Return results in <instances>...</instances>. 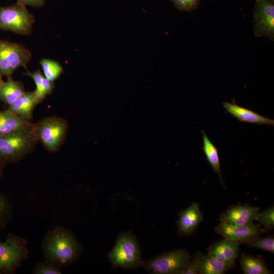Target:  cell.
Segmentation results:
<instances>
[{
    "instance_id": "cell-1",
    "label": "cell",
    "mask_w": 274,
    "mask_h": 274,
    "mask_svg": "<svg viewBox=\"0 0 274 274\" xmlns=\"http://www.w3.org/2000/svg\"><path fill=\"white\" fill-rule=\"evenodd\" d=\"M80 246L71 233L60 227L49 231L43 243L47 262L57 266H66L79 256Z\"/></svg>"
},
{
    "instance_id": "cell-2",
    "label": "cell",
    "mask_w": 274,
    "mask_h": 274,
    "mask_svg": "<svg viewBox=\"0 0 274 274\" xmlns=\"http://www.w3.org/2000/svg\"><path fill=\"white\" fill-rule=\"evenodd\" d=\"M38 142L35 124L31 122L0 136V159L6 164L18 162L33 151Z\"/></svg>"
},
{
    "instance_id": "cell-3",
    "label": "cell",
    "mask_w": 274,
    "mask_h": 274,
    "mask_svg": "<svg viewBox=\"0 0 274 274\" xmlns=\"http://www.w3.org/2000/svg\"><path fill=\"white\" fill-rule=\"evenodd\" d=\"M108 259L114 268H137L142 263L141 249L135 237L122 233L118 237Z\"/></svg>"
},
{
    "instance_id": "cell-4",
    "label": "cell",
    "mask_w": 274,
    "mask_h": 274,
    "mask_svg": "<svg viewBox=\"0 0 274 274\" xmlns=\"http://www.w3.org/2000/svg\"><path fill=\"white\" fill-rule=\"evenodd\" d=\"M35 23V17L23 4L17 2L8 6H0V30L29 36Z\"/></svg>"
},
{
    "instance_id": "cell-5",
    "label": "cell",
    "mask_w": 274,
    "mask_h": 274,
    "mask_svg": "<svg viewBox=\"0 0 274 274\" xmlns=\"http://www.w3.org/2000/svg\"><path fill=\"white\" fill-rule=\"evenodd\" d=\"M38 141L50 152L57 151L63 144L68 129L67 121L63 118L51 116L35 123Z\"/></svg>"
},
{
    "instance_id": "cell-6",
    "label": "cell",
    "mask_w": 274,
    "mask_h": 274,
    "mask_svg": "<svg viewBox=\"0 0 274 274\" xmlns=\"http://www.w3.org/2000/svg\"><path fill=\"white\" fill-rule=\"evenodd\" d=\"M189 261V255L185 249H176L142 261L141 266L152 273L183 274Z\"/></svg>"
},
{
    "instance_id": "cell-7",
    "label": "cell",
    "mask_w": 274,
    "mask_h": 274,
    "mask_svg": "<svg viewBox=\"0 0 274 274\" xmlns=\"http://www.w3.org/2000/svg\"><path fill=\"white\" fill-rule=\"evenodd\" d=\"M31 56L30 51L22 44L0 40V74L8 79L12 78L17 68H26Z\"/></svg>"
},
{
    "instance_id": "cell-8",
    "label": "cell",
    "mask_w": 274,
    "mask_h": 274,
    "mask_svg": "<svg viewBox=\"0 0 274 274\" xmlns=\"http://www.w3.org/2000/svg\"><path fill=\"white\" fill-rule=\"evenodd\" d=\"M28 256L26 241L9 233L4 242H0V273L14 272Z\"/></svg>"
},
{
    "instance_id": "cell-9",
    "label": "cell",
    "mask_w": 274,
    "mask_h": 274,
    "mask_svg": "<svg viewBox=\"0 0 274 274\" xmlns=\"http://www.w3.org/2000/svg\"><path fill=\"white\" fill-rule=\"evenodd\" d=\"M253 16L255 35L273 40L274 4L267 0L256 1Z\"/></svg>"
},
{
    "instance_id": "cell-10",
    "label": "cell",
    "mask_w": 274,
    "mask_h": 274,
    "mask_svg": "<svg viewBox=\"0 0 274 274\" xmlns=\"http://www.w3.org/2000/svg\"><path fill=\"white\" fill-rule=\"evenodd\" d=\"M215 231L225 239L246 244L267 231L260 225L253 223L245 225H234L221 222L215 228Z\"/></svg>"
},
{
    "instance_id": "cell-11",
    "label": "cell",
    "mask_w": 274,
    "mask_h": 274,
    "mask_svg": "<svg viewBox=\"0 0 274 274\" xmlns=\"http://www.w3.org/2000/svg\"><path fill=\"white\" fill-rule=\"evenodd\" d=\"M260 209L258 207L248 204L235 205L223 212L219 220L221 222L234 225L253 223Z\"/></svg>"
},
{
    "instance_id": "cell-12",
    "label": "cell",
    "mask_w": 274,
    "mask_h": 274,
    "mask_svg": "<svg viewBox=\"0 0 274 274\" xmlns=\"http://www.w3.org/2000/svg\"><path fill=\"white\" fill-rule=\"evenodd\" d=\"M239 244L237 241L225 239L211 245L208 249V253L231 268L237 256Z\"/></svg>"
},
{
    "instance_id": "cell-13",
    "label": "cell",
    "mask_w": 274,
    "mask_h": 274,
    "mask_svg": "<svg viewBox=\"0 0 274 274\" xmlns=\"http://www.w3.org/2000/svg\"><path fill=\"white\" fill-rule=\"evenodd\" d=\"M179 215L178 233L183 235H188L193 233L202 221L203 213L200 212L199 204L195 202H193L188 208L181 211Z\"/></svg>"
},
{
    "instance_id": "cell-14",
    "label": "cell",
    "mask_w": 274,
    "mask_h": 274,
    "mask_svg": "<svg viewBox=\"0 0 274 274\" xmlns=\"http://www.w3.org/2000/svg\"><path fill=\"white\" fill-rule=\"evenodd\" d=\"M41 103L35 91L25 92L15 101L8 106V109L19 117L31 121L36 106Z\"/></svg>"
},
{
    "instance_id": "cell-15",
    "label": "cell",
    "mask_w": 274,
    "mask_h": 274,
    "mask_svg": "<svg viewBox=\"0 0 274 274\" xmlns=\"http://www.w3.org/2000/svg\"><path fill=\"white\" fill-rule=\"evenodd\" d=\"M224 108L231 115L241 122L255 123L258 125H274V120L261 116L248 109L234 103L224 101Z\"/></svg>"
},
{
    "instance_id": "cell-16",
    "label": "cell",
    "mask_w": 274,
    "mask_h": 274,
    "mask_svg": "<svg viewBox=\"0 0 274 274\" xmlns=\"http://www.w3.org/2000/svg\"><path fill=\"white\" fill-rule=\"evenodd\" d=\"M31 122L19 117L8 109L0 111V136L11 133Z\"/></svg>"
},
{
    "instance_id": "cell-17",
    "label": "cell",
    "mask_w": 274,
    "mask_h": 274,
    "mask_svg": "<svg viewBox=\"0 0 274 274\" xmlns=\"http://www.w3.org/2000/svg\"><path fill=\"white\" fill-rule=\"evenodd\" d=\"M22 82L13 78L4 82L0 88V100L9 106L15 101L25 92Z\"/></svg>"
},
{
    "instance_id": "cell-18",
    "label": "cell",
    "mask_w": 274,
    "mask_h": 274,
    "mask_svg": "<svg viewBox=\"0 0 274 274\" xmlns=\"http://www.w3.org/2000/svg\"><path fill=\"white\" fill-rule=\"evenodd\" d=\"M24 75L31 78L33 80L36 85V89L34 91L41 102L53 92L55 88L54 82L47 79L40 69L32 72L26 71Z\"/></svg>"
},
{
    "instance_id": "cell-19",
    "label": "cell",
    "mask_w": 274,
    "mask_h": 274,
    "mask_svg": "<svg viewBox=\"0 0 274 274\" xmlns=\"http://www.w3.org/2000/svg\"><path fill=\"white\" fill-rule=\"evenodd\" d=\"M201 133L202 135V151L213 170L218 174L222 185L224 186V182L220 169V162L218 149L210 141L203 130H201Z\"/></svg>"
},
{
    "instance_id": "cell-20",
    "label": "cell",
    "mask_w": 274,
    "mask_h": 274,
    "mask_svg": "<svg viewBox=\"0 0 274 274\" xmlns=\"http://www.w3.org/2000/svg\"><path fill=\"white\" fill-rule=\"evenodd\" d=\"M239 262L245 274H268L269 271L264 261L259 256L242 254Z\"/></svg>"
},
{
    "instance_id": "cell-21",
    "label": "cell",
    "mask_w": 274,
    "mask_h": 274,
    "mask_svg": "<svg viewBox=\"0 0 274 274\" xmlns=\"http://www.w3.org/2000/svg\"><path fill=\"white\" fill-rule=\"evenodd\" d=\"M228 267L222 261L208 253L203 255L199 265L198 273L200 274H223Z\"/></svg>"
},
{
    "instance_id": "cell-22",
    "label": "cell",
    "mask_w": 274,
    "mask_h": 274,
    "mask_svg": "<svg viewBox=\"0 0 274 274\" xmlns=\"http://www.w3.org/2000/svg\"><path fill=\"white\" fill-rule=\"evenodd\" d=\"M44 76L51 81L54 82L63 73L62 65L57 61L48 58L40 60Z\"/></svg>"
},
{
    "instance_id": "cell-23",
    "label": "cell",
    "mask_w": 274,
    "mask_h": 274,
    "mask_svg": "<svg viewBox=\"0 0 274 274\" xmlns=\"http://www.w3.org/2000/svg\"><path fill=\"white\" fill-rule=\"evenodd\" d=\"M255 220L264 225V229L268 232L274 227V208L271 206L261 212H258Z\"/></svg>"
},
{
    "instance_id": "cell-24",
    "label": "cell",
    "mask_w": 274,
    "mask_h": 274,
    "mask_svg": "<svg viewBox=\"0 0 274 274\" xmlns=\"http://www.w3.org/2000/svg\"><path fill=\"white\" fill-rule=\"evenodd\" d=\"M245 244L254 248L262 249L271 253L274 252V239L272 236L266 237L259 236Z\"/></svg>"
},
{
    "instance_id": "cell-25",
    "label": "cell",
    "mask_w": 274,
    "mask_h": 274,
    "mask_svg": "<svg viewBox=\"0 0 274 274\" xmlns=\"http://www.w3.org/2000/svg\"><path fill=\"white\" fill-rule=\"evenodd\" d=\"M33 273L35 274H61L59 267L55 264L49 262L38 263L34 267Z\"/></svg>"
},
{
    "instance_id": "cell-26",
    "label": "cell",
    "mask_w": 274,
    "mask_h": 274,
    "mask_svg": "<svg viewBox=\"0 0 274 274\" xmlns=\"http://www.w3.org/2000/svg\"><path fill=\"white\" fill-rule=\"evenodd\" d=\"M175 7L181 11H191L197 8L200 0H170Z\"/></svg>"
},
{
    "instance_id": "cell-27",
    "label": "cell",
    "mask_w": 274,
    "mask_h": 274,
    "mask_svg": "<svg viewBox=\"0 0 274 274\" xmlns=\"http://www.w3.org/2000/svg\"><path fill=\"white\" fill-rule=\"evenodd\" d=\"M203 255L200 252L195 253L192 260L189 261L183 274H196L198 273L199 265Z\"/></svg>"
},
{
    "instance_id": "cell-28",
    "label": "cell",
    "mask_w": 274,
    "mask_h": 274,
    "mask_svg": "<svg viewBox=\"0 0 274 274\" xmlns=\"http://www.w3.org/2000/svg\"><path fill=\"white\" fill-rule=\"evenodd\" d=\"M8 211L7 200L4 196L0 194V223L5 219Z\"/></svg>"
},
{
    "instance_id": "cell-29",
    "label": "cell",
    "mask_w": 274,
    "mask_h": 274,
    "mask_svg": "<svg viewBox=\"0 0 274 274\" xmlns=\"http://www.w3.org/2000/svg\"><path fill=\"white\" fill-rule=\"evenodd\" d=\"M17 2L23 4L25 6H29L35 8H41L43 7L46 0H16Z\"/></svg>"
},
{
    "instance_id": "cell-30",
    "label": "cell",
    "mask_w": 274,
    "mask_h": 274,
    "mask_svg": "<svg viewBox=\"0 0 274 274\" xmlns=\"http://www.w3.org/2000/svg\"><path fill=\"white\" fill-rule=\"evenodd\" d=\"M6 164V163L0 159V178L3 176L4 168Z\"/></svg>"
},
{
    "instance_id": "cell-31",
    "label": "cell",
    "mask_w": 274,
    "mask_h": 274,
    "mask_svg": "<svg viewBox=\"0 0 274 274\" xmlns=\"http://www.w3.org/2000/svg\"><path fill=\"white\" fill-rule=\"evenodd\" d=\"M2 76L1 75V74H0V88L2 86V85H3V84L4 83V82L5 81H4V80H3L2 79Z\"/></svg>"
},
{
    "instance_id": "cell-32",
    "label": "cell",
    "mask_w": 274,
    "mask_h": 274,
    "mask_svg": "<svg viewBox=\"0 0 274 274\" xmlns=\"http://www.w3.org/2000/svg\"><path fill=\"white\" fill-rule=\"evenodd\" d=\"M267 1L274 4V0H267Z\"/></svg>"
},
{
    "instance_id": "cell-33",
    "label": "cell",
    "mask_w": 274,
    "mask_h": 274,
    "mask_svg": "<svg viewBox=\"0 0 274 274\" xmlns=\"http://www.w3.org/2000/svg\"><path fill=\"white\" fill-rule=\"evenodd\" d=\"M257 1V0H255V1Z\"/></svg>"
}]
</instances>
